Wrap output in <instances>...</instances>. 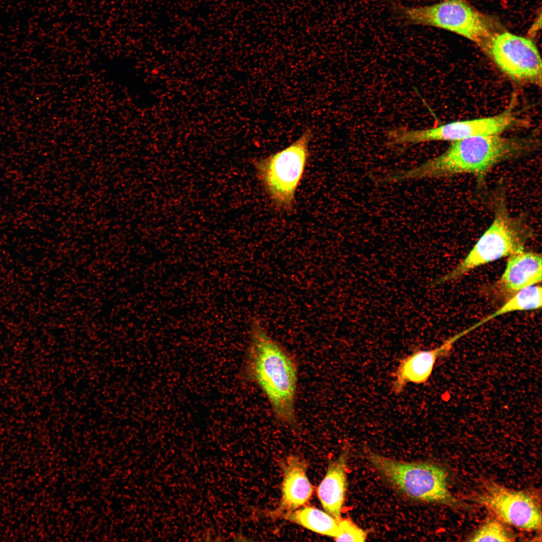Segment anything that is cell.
<instances>
[{
  "label": "cell",
  "mask_w": 542,
  "mask_h": 542,
  "mask_svg": "<svg viewBox=\"0 0 542 542\" xmlns=\"http://www.w3.org/2000/svg\"><path fill=\"white\" fill-rule=\"evenodd\" d=\"M338 532L334 537L337 541H365L367 533L350 519L341 518L338 520Z\"/></svg>",
  "instance_id": "obj_17"
},
{
  "label": "cell",
  "mask_w": 542,
  "mask_h": 542,
  "mask_svg": "<svg viewBox=\"0 0 542 542\" xmlns=\"http://www.w3.org/2000/svg\"><path fill=\"white\" fill-rule=\"evenodd\" d=\"M393 20L404 26H425L461 35L487 53L491 41L501 31L497 21L474 8L466 0H442L431 5L411 7L393 2Z\"/></svg>",
  "instance_id": "obj_3"
},
{
  "label": "cell",
  "mask_w": 542,
  "mask_h": 542,
  "mask_svg": "<svg viewBox=\"0 0 542 542\" xmlns=\"http://www.w3.org/2000/svg\"><path fill=\"white\" fill-rule=\"evenodd\" d=\"M350 449L344 446L335 460L331 462L317 489L318 497L326 512L339 520L347 490L346 467Z\"/></svg>",
  "instance_id": "obj_13"
},
{
  "label": "cell",
  "mask_w": 542,
  "mask_h": 542,
  "mask_svg": "<svg viewBox=\"0 0 542 542\" xmlns=\"http://www.w3.org/2000/svg\"><path fill=\"white\" fill-rule=\"evenodd\" d=\"M312 136V130L306 128L285 149L254 162L257 178L277 209L288 212L295 205L296 191L309 160Z\"/></svg>",
  "instance_id": "obj_6"
},
{
  "label": "cell",
  "mask_w": 542,
  "mask_h": 542,
  "mask_svg": "<svg viewBox=\"0 0 542 542\" xmlns=\"http://www.w3.org/2000/svg\"><path fill=\"white\" fill-rule=\"evenodd\" d=\"M283 514L285 519L315 532L334 538L338 534V520L315 507L304 506Z\"/></svg>",
  "instance_id": "obj_14"
},
{
  "label": "cell",
  "mask_w": 542,
  "mask_h": 542,
  "mask_svg": "<svg viewBox=\"0 0 542 542\" xmlns=\"http://www.w3.org/2000/svg\"><path fill=\"white\" fill-rule=\"evenodd\" d=\"M242 374L245 380L256 384L263 392L279 422L290 426L297 425L296 361L268 334L257 319H253L250 324V342Z\"/></svg>",
  "instance_id": "obj_2"
},
{
  "label": "cell",
  "mask_w": 542,
  "mask_h": 542,
  "mask_svg": "<svg viewBox=\"0 0 542 542\" xmlns=\"http://www.w3.org/2000/svg\"><path fill=\"white\" fill-rule=\"evenodd\" d=\"M486 54L513 80L541 85V59L530 39L500 31L493 37Z\"/></svg>",
  "instance_id": "obj_8"
},
{
  "label": "cell",
  "mask_w": 542,
  "mask_h": 542,
  "mask_svg": "<svg viewBox=\"0 0 542 542\" xmlns=\"http://www.w3.org/2000/svg\"><path fill=\"white\" fill-rule=\"evenodd\" d=\"M540 254L524 249L509 256L501 276L493 285V293L507 300L517 292L541 283Z\"/></svg>",
  "instance_id": "obj_10"
},
{
  "label": "cell",
  "mask_w": 542,
  "mask_h": 542,
  "mask_svg": "<svg viewBox=\"0 0 542 542\" xmlns=\"http://www.w3.org/2000/svg\"><path fill=\"white\" fill-rule=\"evenodd\" d=\"M282 497L277 513L296 510L310 499L313 488L307 475V464L297 455L287 457L283 463Z\"/></svg>",
  "instance_id": "obj_12"
},
{
  "label": "cell",
  "mask_w": 542,
  "mask_h": 542,
  "mask_svg": "<svg viewBox=\"0 0 542 542\" xmlns=\"http://www.w3.org/2000/svg\"><path fill=\"white\" fill-rule=\"evenodd\" d=\"M537 141L530 138L501 134L477 136L452 142L440 155L414 168L392 173L385 180L399 182L472 174L482 179L496 165L533 151Z\"/></svg>",
  "instance_id": "obj_1"
},
{
  "label": "cell",
  "mask_w": 542,
  "mask_h": 542,
  "mask_svg": "<svg viewBox=\"0 0 542 542\" xmlns=\"http://www.w3.org/2000/svg\"><path fill=\"white\" fill-rule=\"evenodd\" d=\"M479 501L501 521L527 530L541 528L540 507L525 492L490 482L484 486Z\"/></svg>",
  "instance_id": "obj_9"
},
{
  "label": "cell",
  "mask_w": 542,
  "mask_h": 542,
  "mask_svg": "<svg viewBox=\"0 0 542 542\" xmlns=\"http://www.w3.org/2000/svg\"><path fill=\"white\" fill-rule=\"evenodd\" d=\"M541 305V287L537 285L532 286L515 293L506 300L497 310L470 327V328L473 331L497 317L513 312L540 309Z\"/></svg>",
  "instance_id": "obj_15"
},
{
  "label": "cell",
  "mask_w": 542,
  "mask_h": 542,
  "mask_svg": "<svg viewBox=\"0 0 542 542\" xmlns=\"http://www.w3.org/2000/svg\"><path fill=\"white\" fill-rule=\"evenodd\" d=\"M465 335L463 331L434 349L417 351L403 359L394 373L393 390L398 393L408 383L425 382L431 376L437 359L448 354L454 343Z\"/></svg>",
  "instance_id": "obj_11"
},
{
  "label": "cell",
  "mask_w": 542,
  "mask_h": 542,
  "mask_svg": "<svg viewBox=\"0 0 542 542\" xmlns=\"http://www.w3.org/2000/svg\"><path fill=\"white\" fill-rule=\"evenodd\" d=\"M511 107L497 115L458 120L422 129L398 127L388 132L391 145H416L431 141L454 142L471 137L501 134L518 124Z\"/></svg>",
  "instance_id": "obj_7"
},
{
  "label": "cell",
  "mask_w": 542,
  "mask_h": 542,
  "mask_svg": "<svg viewBox=\"0 0 542 542\" xmlns=\"http://www.w3.org/2000/svg\"><path fill=\"white\" fill-rule=\"evenodd\" d=\"M495 214L490 226L468 254L436 284L456 280L485 264L522 250L532 232L521 219L511 216L502 197L496 200Z\"/></svg>",
  "instance_id": "obj_5"
},
{
  "label": "cell",
  "mask_w": 542,
  "mask_h": 542,
  "mask_svg": "<svg viewBox=\"0 0 542 542\" xmlns=\"http://www.w3.org/2000/svg\"><path fill=\"white\" fill-rule=\"evenodd\" d=\"M363 455L383 479L406 498L424 503H455L448 488L447 473L441 466L392 459L366 447Z\"/></svg>",
  "instance_id": "obj_4"
},
{
  "label": "cell",
  "mask_w": 542,
  "mask_h": 542,
  "mask_svg": "<svg viewBox=\"0 0 542 542\" xmlns=\"http://www.w3.org/2000/svg\"><path fill=\"white\" fill-rule=\"evenodd\" d=\"M512 534L498 519L486 520L474 532L469 539L470 541H511Z\"/></svg>",
  "instance_id": "obj_16"
}]
</instances>
